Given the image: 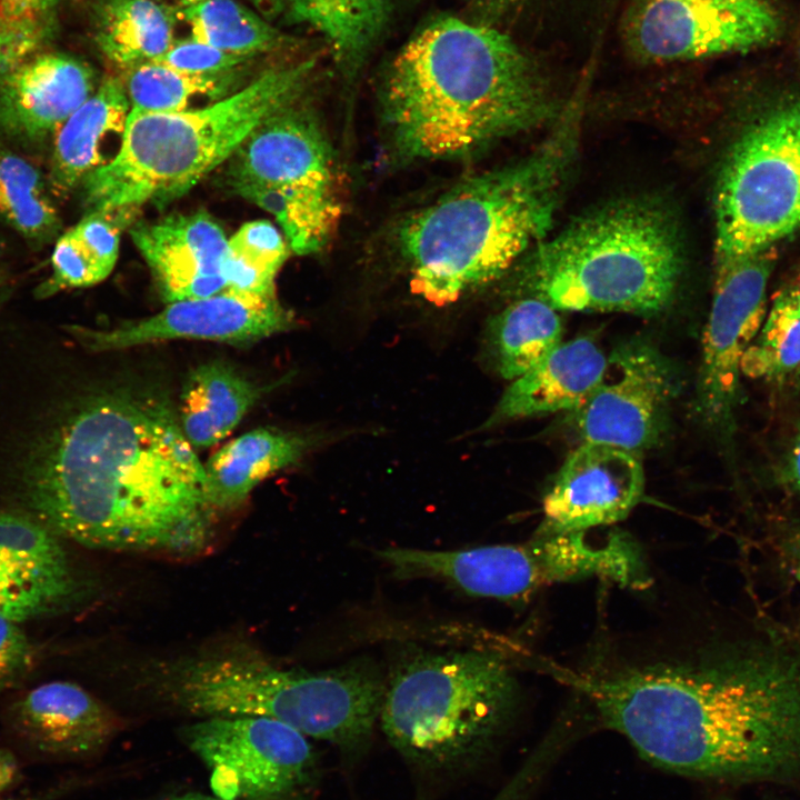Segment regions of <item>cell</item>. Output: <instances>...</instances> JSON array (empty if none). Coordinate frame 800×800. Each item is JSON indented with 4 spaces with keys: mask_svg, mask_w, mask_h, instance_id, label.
I'll return each mask as SVG.
<instances>
[{
    "mask_svg": "<svg viewBox=\"0 0 800 800\" xmlns=\"http://www.w3.org/2000/svg\"><path fill=\"white\" fill-rule=\"evenodd\" d=\"M264 17L277 14L273 0H250Z\"/></svg>",
    "mask_w": 800,
    "mask_h": 800,
    "instance_id": "46",
    "label": "cell"
},
{
    "mask_svg": "<svg viewBox=\"0 0 800 800\" xmlns=\"http://www.w3.org/2000/svg\"><path fill=\"white\" fill-rule=\"evenodd\" d=\"M517 703L516 679L498 653L416 651L386 679L379 722L409 764L459 773L493 752Z\"/></svg>",
    "mask_w": 800,
    "mask_h": 800,
    "instance_id": "8",
    "label": "cell"
},
{
    "mask_svg": "<svg viewBox=\"0 0 800 800\" xmlns=\"http://www.w3.org/2000/svg\"><path fill=\"white\" fill-rule=\"evenodd\" d=\"M792 289L794 290L799 301H800V277L794 286H792Z\"/></svg>",
    "mask_w": 800,
    "mask_h": 800,
    "instance_id": "49",
    "label": "cell"
},
{
    "mask_svg": "<svg viewBox=\"0 0 800 800\" xmlns=\"http://www.w3.org/2000/svg\"><path fill=\"white\" fill-rule=\"evenodd\" d=\"M798 632L800 633V619H799V628H798Z\"/></svg>",
    "mask_w": 800,
    "mask_h": 800,
    "instance_id": "52",
    "label": "cell"
},
{
    "mask_svg": "<svg viewBox=\"0 0 800 800\" xmlns=\"http://www.w3.org/2000/svg\"><path fill=\"white\" fill-rule=\"evenodd\" d=\"M716 270L800 229V96L762 110L736 139L716 184Z\"/></svg>",
    "mask_w": 800,
    "mask_h": 800,
    "instance_id": "10",
    "label": "cell"
},
{
    "mask_svg": "<svg viewBox=\"0 0 800 800\" xmlns=\"http://www.w3.org/2000/svg\"><path fill=\"white\" fill-rule=\"evenodd\" d=\"M578 103L524 159L453 187L409 216L397 234L413 290L447 304L497 280L543 239L578 144Z\"/></svg>",
    "mask_w": 800,
    "mask_h": 800,
    "instance_id": "4",
    "label": "cell"
},
{
    "mask_svg": "<svg viewBox=\"0 0 800 800\" xmlns=\"http://www.w3.org/2000/svg\"><path fill=\"white\" fill-rule=\"evenodd\" d=\"M39 169L0 144V219L29 242L53 240L60 218Z\"/></svg>",
    "mask_w": 800,
    "mask_h": 800,
    "instance_id": "27",
    "label": "cell"
},
{
    "mask_svg": "<svg viewBox=\"0 0 800 800\" xmlns=\"http://www.w3.org/2000/svg\"><path fill=\"white\" fill-rule=\"evenodd\" d=\"M639 454L582 442L563 461L542 501V533L589 531L617 523L641 501Z\"/></svg>",
    "mask_w": 800,
    "mask_h": 800,
    "instance_id": "16",
    "label": "cell"
},
{
    "mask_svg": "<svg viewBox=\"0 0 800 800\" xmlns=\"http://www.w3.org/2000/svg\"><path fill=\"white\" fill-rule=\"evenodd\" d=\"M204 467L159 394L87 397L36 444L24 469L39 521L86 547L197 553L211 534Z\"/></svg>",
    "mask_w": 800,
    "mask_h": 800,
    "instance_id": "2",
    "label": "cell"
},
{
    "mask_svg": "<svg viewBox=\"0 0 800 800\" xmlns=\"http://www.w3.org/2000/svg\"><path fill=\"white\" fill-rule=\"evenodd\" d=\"M277 14L284 12L291 21L302 22L320 32L331 46L334 58L347 77L360 69L350 27L336 0H273Z\"/></svg>",
    "mask_w": 800,
    "mask_h": 800,
    "instance_id": "32",
    "label": "cell"
},
{
    "mask_svg": "<svg viewBox=\"0 0 800 800\" xmlns=\"http://www.w3.org/2000/svg\"><path fill=\"white\" fill-rule=\"evenodd\" d=\"M161 800H224L217 796L212 794H203L198 792H188L182 794H174L167 798H163Z\"/></svg>",
    "mask_w": 800,
    "mask_h": 800,
    "instance_id": "44",
    "label": "cell"
},
{
    "mask_svg": "<svg viewBox=\"0 0 800 800\" xmlns=\"http://www.w3.org/2000/svg\"><path fill=\"white\" fill-rule=\"evenodd\" d=\"M676 392L667 358L647 341L630 340L608 357L600 383L572 411L573 424L582 442L639 454L664 434Z\"/></svg>",
    "mask_w": 800,
    "mask_h": 800,
    "instance_id": "14",
    "label": "cell"
},
{
    "mask_svg": "<svg viewBox=\"0 0 800 800\" xmlns=\"http://www.w3.org/2000/svg\"><path fill=\"white\" fill-rule=\"evenodd\" d=\"M2 249H3V241H2V239L0 238V253H1Z\"/></svg>",
    "mask_w": 800,
    "mask_h": 800,
    "instance_id": "51",
    "label": "cell"
},
{
    "mask_svg": "<svg viewBox=\"0 0 800 800\" xmlns=\"http://www.w3.org/2000/svg\"><path fill=\"white\" fill-rule=\"evenodd\" d=\"M9 720L32 751L60 760L96 756L122 729L113 710L67 681L43 683L20 697L9 710Z\"/></svg>",
    "mask_w": 800,
    "mask_h": 800,
    "instance_id": "20",
    "label": "cell"
},
{
    "mask_svg": "<svg viewBox=\"0 0 800 800\" xmlns=\"http://www.w3.org/2000/svg\"><path fill=\"white\" fill-rule=\"evenodd\" d=\"M794 384L798 392L800 393V368L794 372Z\"/></svg>",
    "mask_w": 800,
    "mask_h": 800,
    "instance_id": "48",
    "label": "cell"
},
{
    "mask_svg": "<svg viewBox=\"0 0 800 800\" xmlns=\"http://www.w3.org/2000/svg\"><path fill=\"white\" fill-rule=\"evenodd\" d=\"M552 757L542 749L539 753L531 754L491 800H528L538 778L542 776V769Z\"/></svg>",
    "mask_w": 800,
    "mask_h": 800,
    "instance_id": "40",
    "label": "cell"
},
{
    "mask_svg": "<svg viewBox=\"0 0 800 800\" xmlns=\"http://www.w3.org/2000/svg\"><path fill=\"white\" fill-rule=\"evenodd\" d=\"M222 361L200 364L188 376L178 422L191 447L203 449L224 439L266 392Z\"/></svg>",
    "mask_w": 800,
    "mask_h": 800,
    "instance_id": "24",
    "label": "cell"
},
{
    "mask_svg": "<svg viewBox=\"0 0 800 800\" xmlns=\"http://www.w3.org/2000/svg\"><path fill=\"white\" fill-rule=\"evenodd\" d=\"M161 684L173 702L196 716L273 719L356 757L371 742L386 679L364 660L306 672L230 651L171 664Z\"/></svg>",
    "mask_w": 800,
    "mask_h": 800,
    "instance_id": "7",
    "label": "cell"
},
{
    "mask_svg": "<svg viewBox=\"0 0 800 800\" xmlns=\"http://www.w3.org/2000/svg\"><path fill=\"white\" fill-rule=\"evenodd\" d=\"M20 773L16 756L11 751L0 748V793L16 784Z\"/></svg>",
    "mask_w": 800,
    "mask_h": 800,
    "instance_id": "43",
    "label": "cell"
},
{
    "mask_svg": "<svg viewBox=\"0 0 800 800\" xmlns=\"http://www.w3.org/2000/svg\"><path fill=\"white\" fill-rule=\"evenodd\" d=\"M243 198L271 213L297 254L320 251L342 212L337 167L318 119L297 103L263 120L230 158Z\"/></svg>",
    "mask_w": 800,
    "mask_h": 800,
    "instance_id": "9",
    "label": "cell"
},
{
    "mask_svg": "<svg viewBox=\"0 0 800 800\" xmlns=\"http://www.w3.org/2000/svg\"><path fill=\"white\" fill-rule=\"evenodd\" d=\"M603 723L651 764L714 782L800 779V633L756 617L684 666L586 680Z\"/></svg>",
    "mask_w": 800,
    "mask_h": 800,
    "instance_id": "1",
    "label": "cell"
},
{
    "mask_svg": "<svg viewBox=\"0 0 800 800\" xmlns=\"http://www.w3.org/2000/svg\"><path fill=\"white\" fill-rule=\"evenodd\" d=\"M250 59L224 52L190 38L174 40L172 46L153 61L188 74L222 76Z\"/></svg>",
    "mask_w": 800,
    "mask_h": 800,
    "instance_id": "34",
    "label": "cell"
},
{
    "mask_svg": "<svg viewBox=\"0 0 800 800\" xmlns=\"http://www.w3.org/2000/svg\"><path fill=\"white\" fill-rule=\"evenodd\" d=\"M51 277L38 291L42 298L63 289L93 286L108 277L71 230L57 239L51 254Z\"/></svg>",
    "mask_w": 800,
    "mask_h": 800,
    "instance_id": "33",
    "label": "cell"
},
{
    "mask_svg": "<svg viewBox=\"0 0 800 800\" xmlns=\"http://www.w3.org/2000/svg\"><path fill=\"white\" fill-rule=\"evenodd\" d=\"M224 800H311L318 757L308 738L263 717H208L181 733Z\"/></svg>",
    "mask_w": 800,
    "mask_h": 800,
    "instance_id": "11",
    "label": "cell"
},
{
    "mask_svg": "<svg viewBox=\"0 0 800 800\" xmlns=\"http://www.w3.org/2000/svg\"><path fill=\"white\" fill-rule=\"evenodd\" d=\"M771 249L717 269L702 336L694 409L703 427L730 448L742 402L741 360L767 314Z\"/></svg>",
    "mask_w": 800,
    "mask_h": 800,
    "instance_id": "12",
    "label": "cell"
},
{
    "mask_svg": "<svg viewBox=\"0 0 800 800\" xmlns=\"http://www.w3.org/2000/svg\"><path fill=\"white\" fill-rule=\"evenodd\" d=\"M777 480L784 489L800 497V421L779 464Z\"/></svg>",
    "mask_w": 800,
    "mask_h": 800,
    "instance_id": "41",
    "label": "cell"
},
{
    "mask_svg": "<svg viewBox=\"0 0 800 800\" xmlns=\"http://www.w3.org/2000/svg\"><path fill=\"white\" fill-rule=\"evenodd\" d=\"M167 303L227 290L222 263L228 239L204 211L141 222L130 231Z\"/></svg>",
    "mask_w": 800,
    "mask_h": 800,
    "instance_id": "19",
    "label": "cell"
},
{
    "mask_svg": "<svg viewBox=\"0 0 800 800\" xmlns=\"http://www.w3.org/2000/svg\"><path fill=\"white\" fill-rule=\"evenodd\" d=\"M558 114L538 64L493 26L433 21L393 58L382 117L403 160H447L536 128Z\"/></svg>",
    "mask_w": 800,
    "mask_h": 800,
    "instance_id": "3",
    "label": "cell"
},
{
    "mask_svg": "<svg viewBox=\"0 0 800 800\" xmlns=\"http://www.w3.org/2000/svg\"><path fill=\"white\" fill-rule=\"evenodd\" d=\"M800 368V301L791 288L776 297L741 360L742 377L777 381Z\"/></svg>",
    "mask_w": 800,
    "mask_h": 800,
    "instance_id": "29",
    "label": "cell"
},
{
    "mask_svg": "<svg viewBox=\"0 0 800 800\" xmlns=\"http://www.w3.org/2000/svg\"><path fill=\"white\" fill-rule=\"evenodd\" d=\"M123 221L111 213L90 211L70 229L107 276L110 274L118 259L119 222Z\"/></svg>",
    "mask_w": 800,
    "mask_h": 800,
    "instance_id": "37",
    "label": "cell"
},
{
    "mask_svg": "<svg viewBox=\"0 0 800 800\" xmlns=\"http://www.w3.org/2000/svg\"><path fill=\"white\" fill-rule=\"evenodd\" d=\"M800 27V26H799ZM798 53L800 57V30H799V37H798Z\"/></svg>",
    "mask_w": 800,
    "mask_h": 800,
    "instance_id": "50",
    "label": "cell"
},
{
    "mask_svg": "<svg viewBox=\"0 0 800 800\" xmlns=\"http://www.w3.org/2000/svg\"><path fill=\"white\" fill-rule=\"evenodd\" d=\"M124 87L131 109L141 112H180L194 97L223 93L222 76H197L156 61L126 71Z\"/></svg>",
    "mask_w": 800,
    "mask_h": 800,
    "instance_id": "30",
    "label": "cell"
},
{
    "mask_svg": "<svg viewBox=\"0 0 800 800\" xmlns=\"http://www.w3.org/2000/svg\"><path fill=\"white\" fill-rule=\"evenodd\" d=\"M316 59L271 67L248 86L198 109L141 112L130 109L116 156L80 183L90 211L126 218L153 203L163 207L230 159L268 117L299 102Z\"/></svg>",
    "mask_w": 800,
    "mask_h": 800,
    "instance_id": "5",
    "label": "cell"
},
{
    "mask_svg": "<svg viewBox=\"0 0 800 800\" xmlns=\"http://www.w3.org/2000/svg\"><path fill=\"white\" fill-rule=\"evenodd\" d=\"M278 271L258 266L229 248L222 263L227 290L260 296L276 294Z\"/></svg>",
    "mask_w": 800,
    "mask_h": 800,
    "instance_id": "39",
    "label": "cell"
},
{
    "mask_svg": "<svg viewBox=\"0 0 800 800\" xmlns=\"http://www.w3.org/2000/svg\"><path fill=\"white\" fill-rule=\"evenodd\" d=\"M18 623L0 614V690L17 682L34 662V648Z\"/></svg>",
    "mask_w": 800,
    "mask_h": 800,
    "instance_id": "38",
    "label": "cell"
},
{
    "mask_svg": "<svg viewBox=\"0 0 800 800\" xmlns=\"http://www.w3.org/2000/svg\"><path fill=\"white\" fill-rule=\"evenodd\" d=\"M623 26L633 56L672 62L770 47L783 19L771 0H636Z\"/></svg>",
    "mask_w": 800,
    "mask_h": 800,
    "instance_id": "13",
    "label": "cell"
},
{
    "mask_svg": "<svg viewBox=\"0 0 800 800\" xmlns=\"http://www.w3.org/2000/svg\"><path fill=\"white\" fill-rule=\"evenodd\" d=\"M288 242L267 220L244 223L229 240L228 248L244 259L279 271L288 257Z\"/></svg>",
    "mask_w": 800,
    "mask_h": 800,
    "instance_id": "35",
    "label": "cell"
},
{
    "mask_svg": "<svg viewBox=\"0 0 800 800\" xmlns=\"http://www.w3.org/2000/svg\"><path fill=\"white\" fill-rule=\"evenodd\" d=\"M94 70L64 54H36L0 77V137L43 142L96 91Z\"/></svg>",
    "mask_w": 800,
    "mask_h": 800,
    "instance_id": "18",
    "label": "cell"
},
{
    "mask_svg": "<svg viewBox=\"0 0 800 800\" xmlns=\"http://www.w3.org/2000/svg\"><path fill=\"white\" fill-rule=\"evenodd\" d=\"M607 362L608 357L589 337L561 342L542 361L511 381L483 427L577 410L600 383Z\"/></svg>",
    "mask_w": 800,
    "mask_h": 800,
    "instance_id": "21",
    "label": "cell"
},
{
    "mask_svg": "<svg viewBox=\"0 0 800 800\" xmlns=\"http://www.w3.org/2000/svg\"><path fill=\"white\" fill-rule=\"evenodd\" d=\"M61 792L60 788H53L47 791H42L36 794L26 797L9 798L3 800H53Z\"/></svg>",
    "mask_w": 800,
    "mask_h": 800,
    "instance_id": "45",
    "label": "cell"
},
{
    "mask_svg": "<svg viewBox=\"0 0 800 800\" xmlns=\"http://www.w3.org/2000/svg\"><path fill=\"white\" fill-rule=\"evenodd\" d=\"M82 586L60 536L41 521L0 512V614L17 622L59 613Z\"/></svg>",
    "mask_w": 800,
    "mask_h": 800,
    "instance_id": "17",
    "label": "cell"
},
{
    "mask_svg": "<svg viewBox=\"0 0 800 800\" xmlns=\"http://www.w3.org/2000/svg\"><path fill=\"white\" fill-rule=\"evenodd\" d=\"M172 10L154 0H103L94 39L104 57L128 71L161 57L174 42Z\"/></svg>",
    "mask_w": 800,
    "mask_h": 800,
    "instance_id": "25",
    "label": "cell"
},
{
    "mask_svg": "<svg viewBox=\"0 0 800 800\" xmlns=\"http://www.w3.org/2000/svg\"><path fill=\"white\" fill-rule=\"evenodd\" d=\"M0 284H1V277H0Z\"/></svg>",
    "mask_w": 800,
    "mask_h": 800,
    "instance_id": "53",
    "label": "cell"
},
{
    "mask_svg": "<svg viewBox=\"0 0 800 800\" xmlns=\"http://www.w3.org/2000/svg\"><path fill=\"white\" fill-rule=\"evenodd\" d=\"M61 0H0V77L32 57Z\"/></svg>",
    "mask_w": 800,
    "mask_h": 800,
    "instance_id": "31",
    "label": "cell"
},
{
    "mask_svg": "<svg viewBox=\"0 0 800 800\" xmlns=\"http://www.w3.org/2000/svg\"><path fill=\"white\" fill-rule=\"evenodd\" d=\"M191 38L251 58L286 47L288 38L237 0H204L181 10Z\"/></svg>",
    "mask_w": 800,
    "mask_h": 800,
    "instance_id": "28",
    "label": "cell"
},
{
    "mask_svg": "<svg viewBox=\"0 0 800 800\" xmlns=\"http://www.w3.org/2000/svg\"><path fill=\"white\" fill-rule=\"evenodd\" d=\"M780 563L800 583V522L792 526L777 542Z\"/></svg>",
    "mask_w": 800,
    "mask_h": 800,
    "instance_id": "42",
    "label": "cell"
},
{
    "mask_svg": "<svg viewBox=\"0 0 800 800\" xmlns=\"http://www.w3.org/2000/svg\"><path fill=\"white\" fill-rule=\"evenodd\" d=\"M342 10L354 42L360 67L384 32L392 0H336Z\"/></svg>",
    "mask_w": 800,
    "mask_h": 800,
    "instance_id": "36",
    "label": "cell"
},
{
    "mask_svg": "<svg viewBox=\"0 0 800 800\" xmlns=\"http://www.w3.org/2000/svg\"><path fill=\"white\" fill-rule=\"evenodd\" d=\"M557 311L547 302L526 296L490 321V347L502 378L514 380L559 347L563 326Z\"/></svg>",
    "mask_w": 800,
    "mask_h": 800,
    "instance_id": "26",
    "label": "cell"
},
{
    "mask_svg": "<svg viewBox=\"0 0 800 800\" xmlns=\"http://www.w3.org/2000/svg\"><path fill=\"white\" fill-rule=\"evenodd\" d=\"M169 9H184L204 0H154Z\"/></svg>",
    "mask_w": 800,
    "mask_h": 800,
    "instance_id": "47",
    "label": "cell"
},
{
    "mask_svg": "<svg viewBox=\"0 0 800 800\" xmlns=\"http://www.w3.org/2000/svg\"><path fill=\"white\" fill-rule=\"evenodd\" d=\"M293 316L277 296L224 290L214 296L170 302L157 314L109 330L79 326L69 331L93 351L119 350L171 339L244 346L283 332Z\"/></svg>",
    "mask_w": 800,
    "mask_h": 800,
    "instance_id": "15",
    "label": "cell"
},
{
    "mask_svg": "<svg viewBox=\"0 0 800 800\" xmlns=\"http://www.w3.org/2000/svg\"><path fill=\"white\" fill-rule=\"evenodd\" d=\"M683 266L674 213L650 198L606 204L540 241L529 258L527 296L556 310L652 316L673 300Z\"/></svg>",
    "mask_w": 800,
    "mask_h": 800,
    "instance_id": "6",
    "label": "cell"
},
{
    "mask_svg": "<svg viewBox=\"0 0 800 800\" xmlns=\"http://www.w3.org/2000/svg\"><path fill=\"white\" fill-rule=\"evenodd\" d=\"M312 438L272 428H257L226 443L207 461L204 496L209 508L231 510L271 474L298 462Z\"/></svg>",
    "mask_w": 800,
    "mask_h": 800,
    "instance_id": "23",
    "label": "cell"
},
{
    "mask_svg": "<svg viewBox=\"0 0 800 800\" xmlns=\"http://www.w3.org/2000/svg\"><path fill=\"white\" fill-rule=\"evenodd\" d=\"M130 111L123 80L107 77L54 134L49 187L64 196L110 161L107 142L122 137Z\"/></svg>",
    "mask_w": 800,
    "mask_h": 800,
    "instance_id": "22",
    "label": "cell"
}]
</instances>
